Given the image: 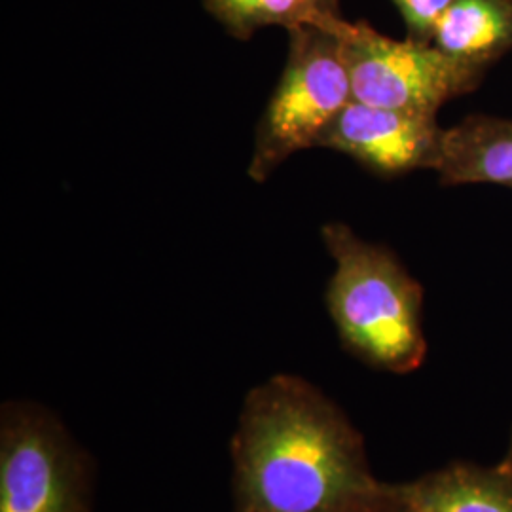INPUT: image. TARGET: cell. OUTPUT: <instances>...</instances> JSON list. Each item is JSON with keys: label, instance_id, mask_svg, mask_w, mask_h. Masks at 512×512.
Returning a JSON list of instances; mask_svg holds the SVG:
<instances>
[{"label": "cell", "instance_id": "12", "mask_svg": "<svg viewBox=\"0 0 512 512\" xmlns=\"http://www.w3.org/2000/svg\"><path fill=\"white\" fill-rule=\"evenodd\" d=\"M355 512H412L403 501L397 497L393 484L385 482L384 492L378 495L374 501H370L365 507H361Z\"/></svg>", "mask_w": 512, "mask_h": 512}, {"label": "cell", "instance_id": "5", "mask_svg": "<svg viewBox=\"0 0 512 512\" xmlns=\"http://www.w3.org/2000/svg\"><path fill=\"white\" fill-rule=\"evenodd\" d=\"M86 454L38 404L6 403L0 414V512H90Z\"/></svg>", "mask_w": 512, "mask_h": 512}, {"label": "cell", "instance_id": "13", "mask_svg": "<svg viewBox=\"0 0 512 512\" xmlns=\"http://www.w3.org/2000/svg\"><path fill=\"white\" fill-rule=\"evenodd\" d=\"M321 14H338L336 12V0H315Z\"/></svg>", "mask_w": 512, "mask_h": 512}, {"label": "cell", "instance_id": "11", "mask_svg": "<svg viewBox=\"0 0 512 512\" xmlns=\"http://www.w3.org/2000/svg\"><path fill=\"white\" fill-rule=\"evenodd\" d=\"M403 16L412 38L429 42L439 23L440 16L454 0H391Z\"/></svg>", "mask_w": 512, "mask_h": 512}, {"label": "cell", "instance_id": "14", "mask_svg": "<svg viewBox=\"0 0 512 512\" xmlns=\"http://www.w3.org/2000/svg\"><path fill=\"white\" fill-rule=\"evenodd\" d=\"M499 465H501L503 469H509V471H512V429L511 437H509V446H507V450H505L503 458L499 461Z\"/></svg>", "mask_w": 512, "mask_h": 512}, {"label": "cell", "instance_id": "7", "mask_svg": "<svg viewBox=\"0 0 512 512\" xmlns=\"http://www.w3.org/2000/svg\"><path fill=\"white\" fill-rule=\"evenodd\" d=\"M393 490L412 512H512V471L499 463H452Z\"/></svg>", "mask_w": 512, "mask_h": 512}, {"label": "cell", "instance_id": "8", "mask_svg": "<svg viewBox=\"0 0 512 512\" xmlns=\"http://www.w3.org/2000/svg\"><path fill=\"white\" fill-rule=\"evenodd\" d=\"M440 177L446 184L494 183L512 188V122L471 118L446 129Z\"/></svg>", "mask_w": 512, "mask_h": 512}, {"label": "cell", "instance_id": "4", "mask_svg": "<svg viewBox=\"0 0 512 512\" xmlns=\"http://www.w3.org/2000/svg\"><path fill=\"white\" fill-rule=\"evenodd\" d=\"M348 67L353 101L380 109L437 116V110L475 86L476 67L416 38L395 40L363 21L327 16Z\"/></svg>", "mask_w": 512, "mask_h": 512}, {"label": "cell", "instance_id": "3", "mask_svg": "<svg viewBox=\"0 0 512 512\" xmlns=\"http://www.w3.org/2000/svg\"><path fill=\"white\" fill-rule=\"evenodd\" d=\"M289 35L285 71L256 128L249 164V177L256 183L270 179L296 152L319 147L353 101L348 67L327 16L289 29Z\"/></svg>", "mask_w": 512, "mask_h": 512}, {"label": "cell", "instance_id": "10", "mask_svg": "<svg viewBox=\"0 0 512 512\" xmlns=\"http://www.w3.org/2000/svg\"><path fill=\"white\" fill-rule=\"evenodd\" d=\"M203 4L239 40L253 37L262 27L294 29L329 16L319 12L315 0H203Z\"/></svg>", "mask_w": 512, "mask_h": 512}, {"label": "cell", "instance_id": "2", "mask_svg": "<svg viewBox=\"0 0 512 512\" xmlns=\"http://www.w3.org/2000/svg\"><path fill=\"white\" fill-rule=\"evenodd\" d=\"M323 239L336 262L327 306L342 344L380 370L420 368L427 353L420 283L391 251L357 238L344 224H327Z\"/></svg>", "mask_w": 512, "mask_h": 512}, {"label": "cell", "instance_id": "9", "mask_svg": "<svg viewBox=\"0 0 512 512\" xmlns=\"http://www.w3.org/2000/svg\"><path fill=\"white\" fill-rule=\"evenodd\" d=\"M433 40L444 54L480 69L512 48V0H454Z\"/></svg>", "mask_w": 512, "mask_h": 512}, {"label": "cell", "instance_id": "6", "mask_svg": "<svg viewBox=\"0 0 512 512\" xmlns=\"http://www.w3.org/2000/svg\"><path fill=\"white\" fill-rule=\"evenodd\" d=\"M446 129L435 116L370 107L351 101L319 147L344 152L378 175L439 169Z\"/></svg>", "mask_w": 512, "mask_h": 512}, {"label": "cell", "instance_id": "1", "mask_svg": "<svg viewBox=\"0 0 512 512\" xmlns=\"http://www.w3.org/2000/svg\"><path fill=\"white\" fill-rule=\"evenodd\" d=\"M232 458L236 512H355L384 492L348 416L291 374L249 391Z\"/></svg>", "mask_w": 512, "mask_h": 512}]
</instances>
